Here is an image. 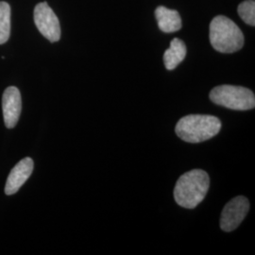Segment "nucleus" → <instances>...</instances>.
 I'll return each mask as SVG.
<instances>
[{"label":"nucleus","mask_w":255,"mask_h":255,"mask_svg":"<svg viewBox=\"0 0 255 255\" xmlns=\"http://www.w3.org/2000/svg\"><path fill=\"white\" fill-rule=\"evenodd\" d=\"M209 175L201 169H193L182 175L174 188L175 201L183 208H196L209 190Z\"/></svg>","instance_id":"f257e3e1"},{"label":"nucleus","mask_w":255,"mask_h":255,"mask_svg":"<svg viewBox=\"0 0 255 255\" xmlns=\"http://www.w3.org/2000/svg\"><path fill=\"white\" fill-rule=\"evenodd\" d=\"M221 121L209 115H189L177 123L176 134L187 143H201L219 134Z\"/></svg>","instance_id":"f03ea898"},{"label":"nucleus","mask_w":255,"mask_h":255,"mask_svg":"<svg viewBox=\"0 0 255 255\" xmlns=\"http://www.w3.org/2000/svg\"><path fill=\"white\" fill-rule=\"evenodd\" d=\"M210 42L219 52L234 53L244 46V35L234 21L218 15L210 24Z\"/></svg>","instance_id":"7ed1b4c3"},{"label":"nucleus","mask_w":255,"mask_h":255,"mask_svg":"<svg viewBox=\"0 0 255 255\" xmlns=\"http://www.w3.org/2000/svg\"><path fill=\"white\" fill-rule=\"evenodd\" d=\"M210 100L215 104L237 111L255 108V96L250 89L235 85H219L210 92Z\"/></svg>","instance_id":"20e7f679"},{"label":"nucleus","mask_w":255,"mask_h":255,"mask_svg":"<svg viewBox=\"0 0 255 255\" xmlns=\"http://www.w3.org/2000/svg\"><path fill=\"white\" fill-rule=\"evenodd\" d=\"M34 22L42 35L51 43L61 38V26L54 11L46 2L39 3L34 9Z\"/></svg>","instance_id":"39448f33"},{"label":"nucleus","mask_w":255,"mask_h":255,"mask_svg":"<svg viewBox=\"0 0 255 255\" xmlns=\"http://www.w3.org/2000/svg\"><path fill=\"white\" fill-rule=\"evenodd\" d=\"M250 210V202L243 196L229 201L221 213L220 228L224 232H233L241 224Z\"/></svg>","instance_id":"423d86ee"},{"label":"nucleus","mask_w":255,"mask_h":255,"mask_svg":"<svg viewBox=\"0 0 255 255\" xmlns=\"http://www.w3.org/2000/svg\"><path fill=\"white\" fill-rule=\"evenodd\" d=\"M2 109L6 127L8 128L15 127L22 109L21 95L16 87L10 86L4 92L2 97Z\"/></svg>","instance_id":"0eeeda50"},{"label":"nucleus","mask_w":255,"mask_h":255,"mask_svg":"<svg viewBox=\"0 0 255 255\" xmlns=\"http://www.w3.org/2000/svg\"><path fill=\"white\" fill-rule=\"evenodd\" d=\"M33 161L31 158H25L21 160L10 171L7 179L5 193L10 196L15 194L21 188V186L27 182V179L33 171Z\"/></svg>","instance_id":"6e6552de"},{"label":"nucleus","mask_w":255,"mask_h":255,"mask_svg":"<svg viewBox=\"0 0 255 255\" xmlns=\"http://www.w3.org/2000/svg\"><path fill=\"white\" fill-rule=\"evenodd\" d=\"M155 17L159 28L165 33L178 31L182 27V18L177 10L160 6L155 10Z\"/></svg>","instance_id":"1a4fd4ad"},{"label":"nucleus","mask_w":255,"mask_h":255,"mask_svg":"<svg viewBox=\"0 0 255 255\" xmlns=\"http://www.w3.org/2000/svg\"><path fill=\"white\" fill-rule=\"evenodd\" d=\"M186 56V46L179 38H175L164 54V63L167 70H173Z\"/></svg>","instance_id":"9d476101"},{"label":"nucleus","mask_w":255,"mask_h":255,"mask_svg":"<svg viewBox=\"0 0 255 255\" xmlns=\"http://www.w3.org/2000/svg\"><path fill=\"white\" fill-rule=\"evenodd\" d=\"M10 34V8L6 2H0V45L9 40Z\"/></svg>","instance_id":"9b49d317"},{"label":"nucleus","mask_w":255,"mask_h":255,"mask_svg":"<svg viewBox=\"0 0 255 255\" xmlns=\"http://www.w3.org/2000/svg\"><path fill=\"white\" fill-rule=\"evenodd\" d=\"M238 14L241 19L250 26H255V0H246L238 6Z\"/></svg>","instance_id":"f8f14e48"}]
</instances>
